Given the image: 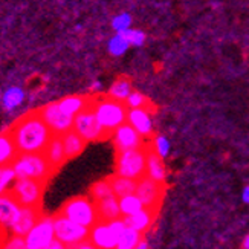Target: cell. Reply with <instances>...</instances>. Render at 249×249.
<instances>
[{
	"label": "cell",
	"instance_id": "cell-1",
	"mask_svg": "<svg viewBox=\"0 0 249 249\" xmlns=\"http://www.w3.org/2000/svg\"><path fill=\"white\" fill-rule=\"evenodd\" d=\"M18 153H43L53 133L38 112H31L17 120L9 130Z\"/></svg>",
	"mask_w": 249,
	"mask_h": 249
},
{
	"label": "cell",
	"instance_id": "cell-2",
	"mask_svg": "<svg viewBox=\"0 0 249 249\" xmlns=\"http://www.w3.org/2000/svg\"><path fill=\"white\" fill-rule=\"evenodd\" d=\"M90 106L96 115V120L100 121L109 136L118 127L127 123L128 107L125 106V103L112 100L109 96H101V98H92Z\"/></svg>",
	"mask_w": 249,
	"mask_h": 249
},
{
	"label": "cell",
	"instance_id": "cell-3",
	"mask_svg": "<svg viewBox=\"0 0 249 249\" xmlns=\"http://www.w3.org/2000/svg\"><path fill=\"white\" fill-rule=\"evenodd\" d=\"M11 167L14 168L17 179L48 182V179L55 173L43 153H18Z\"/></svg>",
	"mask_w": 249,
	"mask_h": 249
},
{
	"label": "cell",
	"instance_id": "cell-4",
	"mask_svg": "<svg viewBox=\"0 0 249 249\" xmlns=\"http://www.w3.org/2000/svg\"><path fill=\"white\" fill-rule=\"evenodd\" d=\"M64 217L71 219L72 222L78 223L86 228H92V226L100 222L98 208H96V202L90 196H77L69 199L63 205L60 213Z\"/></svg>",
	"mask_w": 249,
	"mask_h": 249
},
{
	"label": "cell",
	"instance_id": "cell-5",
	"mask_svg": "<svg viewBox=\"0 0 249 249\" xmlns=\"http://www.w3.org/2000/svg\"><path fill=\"white\" fill-rule=\"evenodd\" d=\"M148 145L144 148L118 151L115 159V175L139 180L145 176Z\"/></svg>",
	"mask_w": 249,
	"mask_h": 249
},
{
	"label": "cell",
	"instance_id": "cell-6",
	"mask_svg": "<svg viewBox=\"0 0 249 249\" xmlns=\"http://www.w3.org/2000/svg\"><path fill=\"white\" fill-rule=\"evenodd\" d=\"M45 187L46 182H40L34 179H17L9 193L13 194L14 199L21 207L40 208Z\"/></svg>",
	"mask_w": 249,
	"mask_h": 249
},
{
	"label": "cell",
	"instance_id": "cell-7",
	"mask_svg": "<svg viewBox=\"0 0 249 249\" xmlns=\"http://www.w3.org/2000/svg\"><path fill=\"white\" fill-rule=\"evenodd\" d=\"M53 228H55V239L69 249L89 239V228L72 222L61 214L53 217Z\"/></svg>",
	"mask_w": 249,
	"mask_h": 249
},
{
	"label": "cell",
	"instance_id": "cell-8",
	"mask_svg": "<svg viewBox=\"0 0 249 249\" xmlns=\"http://www.w3.org/2000/svg\"><path fill=\"white\" fill-rule=\"evenodd\" d=\"M86 142H96L107 138V132L103 128L100 121L96 120V115L92 109V106H89L88 109L83 110L73 118V128Z\"/></svg>",
	"mask_w": 249,
	"mask_h": 249
},
{
	"label": "cell",
	"instance_id": "cell-9",
	"mask_svg": "<svg viewBox=\"0 0 249 249\" xmlns=\"http://www.w3.org/2000/svg\"><path fill=\"white\" fill-rule=\"evenodd\" d=\"M37 112L43 118V121L48 124V127L51 128V132L53 135L63 136L64 133L71 132V130L73 128V118L66 115L61 110L58 101L43 106L41 109Z\"/></svg>",
	"mask_w": 249,
	"mask_h": 249
},
{
	"label": "cell",
	"instance_id": "cell-10",
	"mask_svg": "<svg viewBox=\"0 0 249 249\" xmlns=\"http://www.w3.org/2000/svg\"><path fill=\"white\" fill-rule=\"evenodd\" d=\"M53 240H57L55 228H53V217L43 214L38 222L34 225V228L25 235V243L28 249H45Z\"/></svg>",
	"mask_w": 249,
	"mask_h": 249
},
{
	"label": "cell",
	"instance_id": "cell-11",
	"mask_svg": "<svg viewBox=\"0 0 249 249\" xmlns=\"http://www.w3.org/2000/svg\"><path fill=\"white\" fill-rule=\"evenodd\" d=\"M135 194L141 199V202L144 203L145 208L158 211L159 207H160L162 199H164L165 185H164V183H159V182H156L153 179L144 176V178H141L139 180H136Z\"/></svg>",
	"mask_w": 249,
	"mask_h": 249
},
{
	"label": "cell",
	"instance_id": "cell-12",
	"mask_svg": "<svg viewBox=\"0 0 249 249\" xmlns=\"http://www.w3.org/2000/svg\"><path fill=\"white\" fill-rule=\"evenodd\" d=\"M112 142L118 151H125V150H135V148H144L148 144L145 142V138L141 136L136 130L130 125L128 123L118 127L115 132L110 135Z\"/></svg>",
	"mask_w": 249,
	"mask_h": 249
},
{
	"label": "cell",
	"instance_id": "cell-13",
	"mask_svg": "<svg viewBox=\"0 0 249 249\" xmlns=\"http://www.w3.org/2000/svg\"><path fill=\"white\" fill-rule=\"evenodd\" d=\"M89 240L98 249H116L120 239L112 231L109 222L100 220L89 230Z\"/></svg>",
	"mask_w": 249,
	"mask_h": 249
},
{
	"label": "cell",
	"instance_id": "cell-14",
	"mask_svg": "<svg viewBox=\"0 0 249 249\" xmlns=\"http://www.w3.org/2000/svg\"><path fill=\"white\" fill-rule=\"evenodd\" d=\"M127 123L142 138L148 139L153 136V115L150 109H128Z\"/></svg>",
	"mask_w": 249,
	"mask_h": 249
},
{
	"label": "cell",
	"instance_id": "cell-15",
	"mask_svg": "<svg viewBox=\"0 0 249 249\" xmlns=\"http://www.w3.org/2000/svg\"><path fill=\"white\" fill-rule=\"evenodd\" d=\"M41 217V210L40 208H31V207H21L17 219L14 222V225L9 228V234L14 235H20L25 237L32 228L34 225L38 222V219Z\"/></svg>",
	"mask_w": 249,
	"mask_h": 249
},
{
	"label": "cell",
	"instance_id": "cell-16",
	"mask_svg": "<svg viewBox=\"0 0 249 249\" xmlns=\"http://www.w3.org/2000/svg\"><path fill=\"white\" fill-rule=\"evenodd\" d=\"M20 210L21 205L14 199L13 194H0V226L9 231L11 226L14 225Z\"/></svg>",
	"mask_w": 249,
	"mask_h": 249
},
{
	"label": "cell",
	"instance_id": "cell-17",
	"mask_svg": "<svg viewBox=\"0 0 249 249\" xmlns=\"http://www.w3.org/2000/svg\"><path fill=\"white\" fill-rule=\"evenodd\" d=\"M145 176L153 179L159 183H164L167 182V176H168V171H167V165H165V159H162L160 156H158L156 153H153L150 148H148V153H147V167H145Z\"/></svg>",
	"mask_w": 249,
	"mask_h": 249
},
{
	"label": "cell",
	"instance_id": "cell-18",
	"mask_svg": "<svg viewBox=\"0 0 249 249\" xmlns=\"http://www.w3.org/2000/svg\"><path fill=\"white\" fill-rule=\"evenodd\" d=\"M43 155L46 156V159L51 164V167L57 171L64 164V162L68 160V156H66V151H64V145H63L61 136L53 135L52 139L49 141L48 147L45 148V151H43Z\"/></svg>",
	"mask_w": 249,
	"mask_h": 249
},
{
	"label": "cell",
	"instance_id": "cell-19",
	"mask_svg": "<svg viewBox=\"0 0 249 249\" xmlns=\"http://www.w3.org/2000/svg\"><path fill=\"white\" fill-rule=\"evenodd\" d=\"M156 214L158 211L155 210H150V208H144L142 211H139L133 215H128V217H124L125 220V225L128 228H132L141 234L147 232L151 226L155 223V219H156Z\"/></svg>",
	"mask_w": 249,
	"mask_h": 249
},
{
	"label": "cell",
	"instance_id": "cell-20",
	"mask_svg": "<svg viewBox=\"0 0 249 249\" xmlns=\"http://www.w3.org/2000/svg\"><path fill=\"white\" fill-rule=\"evenodd\" d=\"M61 110L75 118L78 113H81L83 110H86L88 107L92 104V98H88V96H81V95H71V96H66V98H63L58 101Z\"/></svg>",
	"mask_w": 249,
	"mask_h": 249
},
{
	"label": "cell",
	"instance_id": "cell-21",
	"mask_svg": "<svg viewBox=\"0 0 249 249\" xmlns=\"http://www.w3.org/2000/svg\"><path fill=\"white\" fill-rule=\"evenodd\" d=\"M96 208H98L100 220L110 222V220L123 217L121 210H120V199H118L115 194L110 197H106L100 202H96Z\"/></svg>",
	"mask_w": 249,
	"mask_h": 249
},
{
	"label": "cell",
	"instance_id": "cell-22",
	"mask_svg": "<svg viewBox=\"0 0 249 249\" xmlns=\"http://www.w3.org/2000/svg\"><path fill=\"white\" fill-rule=\"evenodd\" d=\"M17 156H18V150L9 132L0 133V167L13 165V162L16 160Z\"/></svg>",
	"mask_w": 249,
	"mask_h": 249
},
{
	"label": "cell",
	"instance_id": "cell-23",
	"mask_svg": "<svg viewBox=\"0 0 249 249\" xmlns=\"http://www.w3.org/2000/svg\"><path fill=\"white\" fill-rule=\"evenodd\" d=\"M61 139H63V145H64V151H66L68 159L77 158L78 155H81L86 144H88L77 132H75V130H71V132L64 133L61 136Z\"/></svg>",
	"mask_w": 249,
	"mask_h": 249
},
{
	"label": "cell",
	"instance_id": "cell-24",
	"mask_svg": "<svg viewBox=\"0 0 249 249\" xmlns=\"http://www.w3.org/2000/svg\"><path fill=\"white\" fill-rule=\"evenodd\" d=\"M109 182H110V185H112L113 194L118 199H121L124 196H128V194H133L136 191V180H133V179L113 175V176L109 178Z\"/></svg>",
	"mask_w": 249,
	"mask_h": 249
},
{
	"label": "cell",
	"instance_id": "cell-25",
	"mask_svg": "<svg viewBox=\"0 0 249 249\" xmlns=\"http://www.w3.org/2000/svg\"><path fill=\"white\" fill-rule=\"evenodd\" d=\"M133 92V86H132V81H130L128 78H118L112 86L109 92H107V96L112 100H116V101H121V103H125L127 98L130 95H132Z\"/></svg>",
	"mask_w": 249,
	"mask_h": 249
},
{
	"label": "cell",
	"instance_id": "cell-26",
	"mask_svg": "<svg viewBox=\"0 0 249 249\" xmlns=\"http://www.w3.org/2000/svg\"><path fill=\"white\" fill-rule=\"evenodd\" d=\"M25 90L18 88V86H11L8 88L5 92H3V96H2V104L6 110H16L17 107H20L25 101Z\"/></svg>",
	"mask_w": 249,
	"mask_h": 249
},
{
	"label": "cell",
	"instance_id": "cell-27",
	"mask_svg": "<svg viewBox=\"0 0 249 249\" xmlns=\"http://www.w3.org/2000/svg\"><path fill=\"white\" fill-rule=\"evenodd\" d=\"M145 207L144 203L141 202V199L136 196V194H128V196H124L120 199V210H121V215L123 217H128V215H133L139 211H142Z\"/></svg>",
	"mask_w": 249,
	"mask_h": 249
},
{
	"label": "cell",
	"instance_id": "cell-28",
	"mask_svg": "<svg viewBox=\"0 0 249 249\" xmlns=\"http://www.w3.org/2000/svg\"><path fill=\"white\" fill-rule=\"evenodd\" d=\"M144 239V235L132 230V228H128L127 226V230L124 231V234L120 237V240H118V245H116V249H136L138 243Z\"/></svg>",
	"mask_w": 249,
	"mask_h": 249
},
{
	"label": "cell",
	"instance_id": "cell-29",
	"mask_svg": "<svg viewBox=\"0 0 249 249\" xmlns=\"http://www.w3.org/2000/svg\"><path fill=\"white\" fill-rule=\"evenodd\" d=\"M89 196H90L95 202H100V200H103V199H106V197L113 196L112 185H110L109 179H103V180L95 182L93 185L90 187Z\"/></svg>",
	"mask_w": 249,
	"mask_h": 249
},
{
	"label": "cell",
	"instance_id": "cell-30",
	"mask_svg": "<svg viewBox=\"0 0 249 249\" xmlns=\"http://www.w3.org/2000/svg\"><path fill=\"white\" fill-rule=\"evenodd\" d=\"M128 48H130V43L125 40V37L123 34H118V32L107 41V51H109V53L113 57L124 55V53L128 51Z\"/></svg>",
	"mask_w": 249,
	"mask_h": 249
},
{
	"label": "cell",
	"instance_id": "cell-31",
	"mask_svg": "<svg viewBox=\"0 0 249 249\" xmlns=\"http://www.w3.org/2000/svg\"><path fill=\"white\" fill-rule=\"evenodd\" d=\"M148 148L153 151V153H156L158 156H160L162 159H165V158H168L170 151H171V144L167 136L156 135V136H153L151 142L148 144Z\"/></svg>",
	"mask_w": 249,
	"mask_h": 249
},
{
	"label": "cell",
	"instance_id": "cell-32",
	"mask_svg": "<svg viewBox=\"0 0 249 249\" xmlns=\"http://www.w3.org/2000/svg\"><path fill=\"white\" fill-rule=\"evenodd\" d=\"M16 180H17V176L13 167L11 165L0 167V194L9 193Z\"/></svg>",
	"mask_w": 249,
	"mask_h": 249
},
{
	"label": "cell",
	"instance_id": "cell-33",
	"mask_svg": "<svg viewBox=\"0 0 249 249\" xmlns=\"http://www.w3.org/2000/svg\"><path fill=\"white\" fill-rule=\"evenodd\" d=\"M118 34H123L125 37V40L130 43V46H142L145 40H147V36H145V32L144 31H141V29H133V28H130L124 32H118Z\"/></svg>",
	"mask_w": 249,
	"mask_h": 249
},
{
	"label": "cell",
	"instance_id": "cell-34",
	"mask_svg": "<svg viewBox=\"0 0 249 249\" xmlns=\"http://www.w3.org/2000/svg\"><path fill=\"white\" fill-rule=\"evenodd\" d=\"M125 106L128 109H150V101L144 93L133 90L132 95L127 98Z\"/></svg>",
	"mask_w": 249,
	"mask_h": 249
},
{
	"label": "cell",
	"instance_id": "cell-35",
	"mask_svg": "<svg viewBox=\"0 0 249 249\" xmlns=\"http://www.w3.org/2000/svg\"><path fill=\"white\" fill-rule=\"evenodd\" d=\"M132 23H133V18L128 13H120L112 18V28L115 32H124L130 29Z\"/></svg>",
	"mask_w": 249,
	"mask_h": 249
},
{
	"label": "cell",
	"instance_id": "cell-36",
	"mask_svg": "<svg viewBox=\"0 0 249 249\" xmlns=\"http://www.w3.org/2000/svg\"><path fill=\"white\" fill-rule=\"evenodd\" d=\"M0 249H28V246L25 243V237L8 234L3 243L0 245Z\"/></svg>",
	"mask_w": 249,
	"mask_h": 249
},
{
	"label": "cell",
	"instance_id": "cell-37",
	"mask_svg": "<svg viewBox=\"0 0 249 249\" xmlns=\"http://www.w3.org/2000/svg\"><path fill=\"white\" fill-rule=\"evenodd\" d=\"M71 249H98V248H96V246L88 239V240H84V242L78 243L77 246H73V248H71Z\"/></svg>",
	"mask_w": 249,
	"mask_h": 249
},
{
	"label": "cell",
	"instance_id": "cell-38",
	"mask_svg": "<svg viewBox=\"0 0 249 249\" xmlns=\"http://www.w3.org/2000/svg\"><path fill=\"white\" fill-rule=\"evenodd\" d=\"M45 249H69L66 245H63L61 242H58V240H53L49 246H46Z\"/></svg>",
	"mask_w": 249,
	"mask_h": 249
},
{
	"label": "cell",
	"instance_id": "cell-39",
	"mask_svg": "<svg viewBox=\"0 0 249 249\" xmlns=\"http://www.w3.org/2000/svg\"><path fill=\"white\" fill-rule=\"evenodd\" d=\"M242 199L246 205H249V185H246L243 188V193H242Z\"/></svg>",
	"mask_w": 249,
	"mask_h": 249
},
{
	"label": "cell",
	"instance_id": "cell-40",
	"mask_svg": "<svg viewBox=\"0 0 249 249\" xmlns=\"http://www.w3.org/2000/svg\"><path fill=\"white\" fill-rule=\"evenodd\" d=\"M9 232L5 230V228H2V226H0V245H2L3 243V240L6 239V235H8Z\"/></svg>",
	"mask_w": 249,
	"mask_h": 249
},
{
	"label": "cell",
	"instance_id": "cell-41",
	"mask_svg": "<svg viewBox=\"0 0 249 249\" xmlns=\"http://www.w3.org/2000/svg\"><path fill=\"white\" fill-rule=\"evenodd\" d=\"M136 249H148V242H147L145 239H142V240H141V242L138 243Z\"/></svg>",
	"mask_w": 249,
	"mask_h": 249
},
{
	"label": "cell",
	"instance_id": "cell-42",
	"mask_svg": "<svg viewBox=\"0 0 249 249\" xmlns=\"http://www.w3.org/2000/svg\"><path fill=\"white\" fill-rule=\"evenodd\" d=\"M242 249H249V234L245 235V239L242 242Z\"/></svg>",
	"mask_w": 249,
	"mask_h": 249
},
{
	"label": "cell",
	"instance_id": "cell-43",
	"mask_svg": "<svg viewBox=\"0 0 249 249\" xmlns=\"http://www.w3.org/2000/svg\"><path fill=\"white\" fill-rule=\"evenodd\" d=\"M100 86H101V84H100L98 81H96V83H93V86H92V89H93V90H98V89H100Z\"/></svg>",
	"mask_w": 249,
	"mask_h": 249
}]
</instances>
